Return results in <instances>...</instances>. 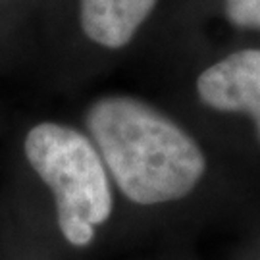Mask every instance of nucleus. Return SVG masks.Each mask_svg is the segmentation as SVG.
Instances as JSON below:
<instances>
[{"label":"nucleus","mask_w":260,"mask_h":260,"mask_svg":"<svg viewBox=\"0 0 260 260\" xmlns=\"http://www.w3.org/2000/svg\"><path fill=\"white\" fill-rule=\"evenodd\" d=\"M158 0H79L83 33L106 48H121L135 37Z\"/></svg>","instance_id":"obj_4"},{"label":"nucleus","mask_w":260,"mask_h":260,"mask_svg":"<svg viewBox=\"0 0 260 260\" xmlns=\"http://www.w3.org/2000/svg\"><path fill=\"white\" fill-rule=\"evenodd\" d=\"M225 14L239 27L260 29V0H225Z\"/></svg>","instance_id":"obj_5"},{"label":"nucleus","mask_w":260,"mask_h":260,"mask_svg":"<svg viewBox=\"0 0 260 260\" xmlns=\"http://www.w3.org/2000/svg\"><path fill=\"white\" fill-rule=\"evenodd\" d=\"M197 93L210 108L251 114L260 137V50H239L206 68Z\"/></svg>","instance_id":"obj_3"},{"label":"nucleus","mask_w":260,"mask_h":260,"mask_svg":"<svg viewBox=\"0 0 260 260\" xmlns=\"http://www.w3.org/2000/svg\"><path fill=\"white\" fill-rule=\"evenodd\" d=\"M87 125L106 170L137 205L179 201L205 176L206 160L199 145L139 101L103 99L89 110Z\"/></svg>","instance_id":"obj_1"},{"label":"nucleus","mask_w":260,"mask_h":260,"mask_svg":"<svg viewBox=\"0 0 260 260\" xmlns=\"http://www.w3.org/2000/svg\"><path fill=\"white\" fill-rule=\"evenodd\" d=\"M23 150L29 166L54 195L66 241L87 247L94 228L112 214L110 181L96 147L79 131L45 121L27 133Z\"/></svg>","instance_id":"obj_2"}]
</instances>
